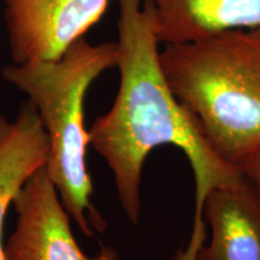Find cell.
<instances>
[{
    "mask_svg": "<svg viewBox=\"0 0 260 260\" xmlns=\"http://www.w3.org/2000/svg\"><path fill=\"white\" fill-rule=\"evenodd\" d=\"M116 42L119 89L111 109L88 130L89 146L111 170L123 212L134 225L141 213L140 188L148 154L162 145L186 154L195 181V213L190 240L181 253L193 260L205 240V199L214 188L239 180L241 172L214 152L171 90L161 69L153 15L144 0H119Z\"/></svg>",
    "mask_w": 260,
    "mask_h": 260,
    "instance_id": "obj_1",
    "label": "cell"
},
{
    "mask_svg": "<svg viewBox=\"0 0 260 260\" xmlns=\"http://www.w3.org/2000/svg\"><path fill=\"white\" fill-rule=\"evenodd\" d=\"M162 73L220 158L239 164L260 149V27L164 45Z\"/></svg>",
    "mask_w": 260,
    "mask_h": 260,
    "instance_id": "obj_2",
    "label": "cell"
},
{
    "mask_svg": "<svg viewBox=\"0 0 260 260\" xmlns=\"http://www.w3.org/2000/svg\"><path fill=\"white\" fill-rule=\"evenodd\" d=\"M117 63V42L95 45L82 38L58 60L14 63L2 73L37 109L50 140L45 168L70 218L88 237L94 228L103 232L106 223L90 201L93 182L87 165L89 134L84 128V99L94 81Z\"/></svg>",
    "mask_w": 260,
    "mask_h": 260,
    "instance_id": "obj_3",
    "label": "cell"
},
{
    "mask_svg": "<svg viewBox=\"0 0 260 260\" xmlns=\"http://www.w3.org/2000/svg\"><path fill=\"white\" fill-rule=\"evenodd\" d=\"M17 222L5 243L6 260H121L111 246L94 256L80 248L45 165L31 175L14 201Z\"/></svg>",
    "mask_w": 260,
    "mask_h": 260,
    "instance_id": "obj_4",
    "label": "cell"
},
{
    "mask_svg": "<svg viewBox=\"0 0 260 260\" xmlns=\"http://www.w3.org/2000/svg\"><path fill=\"white\" fill-rule=\"evenodd\" d=\"M110 0H9L5 25L15 64L58 60L99 22Z\"/></svg>",
    "mask_w": 260,
    "mask_h": 260,
    "instance_id": "obj_5",
    "label": "cell"
},
{
    "mask_svg": "<svg viewBox=\"0 0 260 260\" xmlns=\"http://www.w3.org/2000/svg\"><path fill=\"white\" fill-rule=\"evenodd\" d=\"M203 219L211 240L194 260H260V194L242 175L210 191Z\"/></svg>",
    "mask_w": 260,
    "mask_h": 260,
    "instance_id": "obj_6",
    "label": "cell"
},
{
    "mask_svg": "<svg viewBox=\"0 0 260 260\" xmlns=\"http://www.w3.org/2000/svg\"><path fill=\"white\" fill-rule=\"evenodd\" d=\"M160 44H183L226 30L260 27V0H144Z\"/></svg>",
    "mask_w": 260,
    "mask_h": 260,
    "instance_id": "obj_7",
    "label": "cell"
},
{
    "mask_svg": "<svg viewBox=\"0 0 260 260\" xmlns=\"http://www.w3.org/2000/svg\"><path fill=\"white\" fill-rule=\"evenodd\" d=\"M48 153L50 140L29 100L12 121L0 116V260H6L3 236L9 207L31 175L46 164Z\"/></svg>",
    "mask_w": 260,
    "mask_h": 260,
    "instance_id": "obj_8",
    "label": "cell"
},
{
    "mask_svg": "<svg viewBox=\"0 0 260 260\" xmlns=\"http://www.w3.org/2000/svg\"><path fill=\"white\" fill-rule=\"evenodd\" d=\"M237 169L260 194V149L239 164Z\"/></svg>",
    "mask_w": 260,
    "mask_h": 260,
    "instance_id": "obj_9",
    "label": "cell"
},
{
    "mask_svg": "<svg viewBox=\"0 0 260 260\" xmlns=\"http://www.w3.org/2000/svg\"><path fill=\"white\" fill-rule=\"evenodd\" d=\"M0 2H2V3H8L9 0H0Z\"/></svg>",
    "mask_w": 260,
    "mask_h": 260,
    "instance_id": "obj_10",
    "label": "cell"
}]
</instances>
